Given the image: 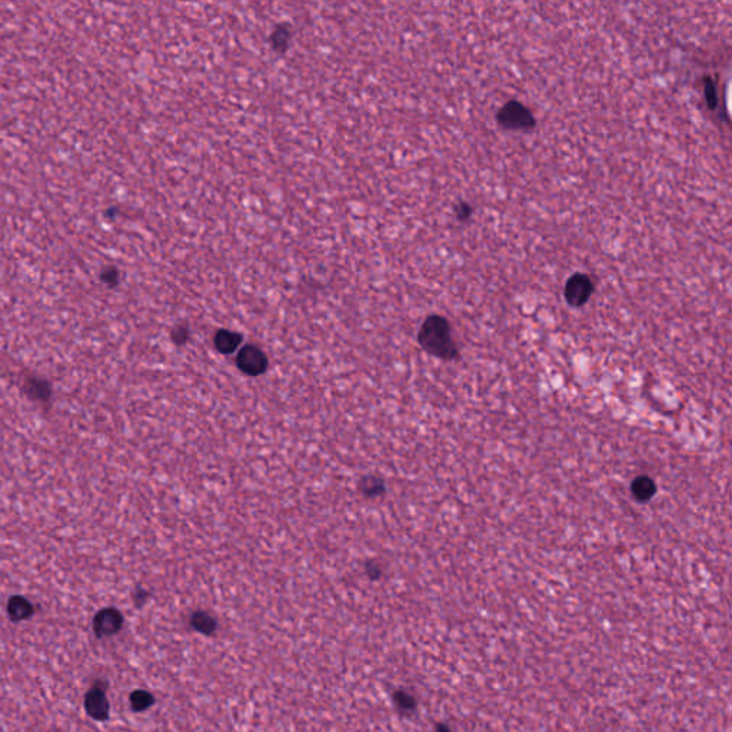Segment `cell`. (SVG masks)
I'll return each instance as SVG.
<instances>
[{
	"label": "cell",
	"mask_w": 732,
	"mask_h": 732,
	"mask_svg": "<svg viewBox=\"0 0 732 732\" xmlns=\"http://www.w3.org/2000/svg\"><path fill=\"white\" fill-rule=\"evenodd\" d=\"M418 341L426 352L437 358L452 360L460 355V351H458V346L452 338L451 323L441 315L426 318L419 329Z\"/></svg>",
	"instance_id": "6da1fadb"
},
{
	"label": "cell",
	"mask_w": 732,
	"mask_h": 732,
	"mask_svg": "<svg viewBox=\"0 0 732 732\" xmlns=\"http://www.w3.org/2000/svg\"><path fill=\"white\" fill-rule=\"evenodd\" d=\"M497 122L502 129L512 132H528L536 126L534 113L520 101L506 102L498 110Z\"/></svg>",
	"instance_id": "7a4b0ae2"
},
{
	"label": "cell",
	"mask_w": 732,
	"mask_h": 732,
	"mask_svg": "<svg viewBox=\"0 0 732 732\" xmlns=\"http://www.w3.org/2000/svg\"><path fill=\"white\" fill-rule=\"evenodd\" d=\"M594 293V282L585 273H573L565 284L564 296L572 308H581Z\"/></svg>",
	"instance_id": "3957f363"
},
{
	"label": "cell",
	"mask_w": 732,
	"mask_h": 732,
	"mask_svg": "<svg viewBox=\"0 0 732 732\" xmlns=\"http://www.w3.org/2000/svg\"><path fill=\"white\" fill-rule=\"evenodd\" d=\"M85 710L89 717L96 721H106L110 712V704L106 696L103 682H95L85 696Z\"/></svg>",
	"instance_id": "277c9868"
},
{
	"label": "cell",
	"mask_w": 732,
	"mask_h": 732,
	"mask_svg": "<svg viewBox=\"0 0 732 732\" xmlns=\"http://www.w3.org/2000/svg\"><path fill=\"white\" fill-rule=\"evenodd\" d=\"M237 366L239 369L249 376L262 375L268 368L266 355L254 345L243 346L237 353Z\"/></svg>",
	"instance_id": "5b68a950"
},
{
	"label": "cell",
	"mask_w": 732,
	"mask_h": 732,
	"mask_svg": "<svg viewBox=\"0 0 732 732\" xmlns=\"http://www.w3.org/2000/svg\"><path fill=\"white\" fill-rule=\"evenodd\" d=\"M122 627H124V615H122L116 608H105L99 611L95 618L92 628L98 638H109L116 635Z\"/></svg>",
	"instance_id": "8992f818"
},
{
	"label": "cell",
	"mask_w": 732,
	"mask_h": 732,
	"mask_svg": "<svg viewBox=\"0 0 732 732\" xmlns=\"http://www.w3.org/2000/svg\"><path fill=\"white\" fill-rule=\"evenodd\" d=\"M8 614L13 622L26 621L35 614V608L26 598L15 595L8 602Z\"/></svg>",
	"instance_id": "52a82bcc"
},
{
	"label": "cell",
	"mask_w": 732,
	"mask_h": 732,
	"mask_svg": "<svg viewBox=\"0 0 732 732\" xmlns=\"http://www.w3.org/2000/svg\"><path fill=\"white\" fill-rule=\"evenodd\" d=\"M24 392L30 400L36 402H47L50 400L52 389L49 382L38 376H29L24 382Z\"/></svg>",
	"instance_id": "ba28073f"
},
{
	"label": "cell",
	"mask_w": 732,
	"mask_h": 732,
	"mask_svg": "<svg viewBox=\"0 0 732 732\" xmlns=\"http://www.w3.org/2000/svg\"><path fill=\"white\" fill-rule=\"evenodd\" d=\"M631 492L636 501L648 502L657 492V485L647 475L638 476L631 485Z\"/></svg>",
	"instance_id": "9c48e42d"
},
{
	"label": "cell",
	"mask_w": 732,
	"mask_h": 732,
	"mask_svg": "<svg viewBox=\"0 0 732 732\" xmlns=\"http://www.w3.org/2000/svg\"><path fill=\"white\" fill-rule=\"evenodd\" d=\"M242 342V337L236 332L222 329L215 335V346L219 352L229 355L233 353Z\"/></svg>",
	"instance_id": "30bf717a"
},
{
	"label": "cell",
	"mask_w": 732,
	"mask_h": 732,
	"mask_svg": "<svg viewBox=\"0 0 732 732\" xmlns=\"http://www.w3.org/2000/svg\"><path fill=\"white\" fill-rule=\"evenodd\" d=\"M191 625L193 629L203 635H212L215 634L218 629V622L210 614L203 611H196L191 618Z\"/></svg>",
	"instance_id": "8fae6325"
},
{
	"label": "cell",
	"mask_w": 732,
	"mask_h": 732,
	"mask_svg": "<svg viewBox=\"0 0 732 732\" xmlns=\"http://www.w3.org/2000/svg\"><path fill=\"white\" fill-rule=\"evenodd\" d=\"M392 699H393V704L396 705V708H398V711L405 715H409L416 710V699L404 689L395 691Z\"/></svg>",
	"instance_id": "7c38bea8"
},
{
	"label": "cell",
	"mask_w": 732,
	"mask_h": 732,
	"mask_svg": "<svg viewBox=\"0 0 732 732\" xmlns=\"http://www.w3.org/2000/svg\"><path fill=\"white\" fill-rule=\"evenodd\" d=\"M291 43V32L286 26H278L270 35V45L273 50L284 53L288 50Z\"/></svg>",
	"instance_id": "4fadbf2b"
},
{
	"label": "cell",
	"mask_w": 732,
	"mask_h": 732,
	"mask_svg": "<svg viewBox=\"0 0 732 732\" xmlns=\"http://www.w3.org/2000/svg\"><path fill=\"white\" fill-rule=\"evenodd\" d=\"M131 707L133 711L136 712H140V711H146L149 710L152 705L155 704V698L154 695H152L150 692L145 691V689H136L131 694Z\"/></svg>",
	"instance_id": "5bb4252c"
},
{
	"label": "cell",
	"mask_w": 732,
	"mask_h": 732,
	"mask_svg": "<svg viewBox=\"0 0 732 732\" xmlns=\"http://www.w3.org/2000/svg\"><path fill=\"white\" fill-rule=\"evenodd\" d=\"M704 94H705V101H707V106L714 110L718 105V95H717V89H715V85L712 82L711 78H705L704 80Z\"/></svg>",
	"instance_id": "9a60e30c"
},
{
	"label": "cell",
	"mask_w": 732,
	"mask_h": 732,
	"mask_svg": "<svg viewBox=\"0 0 732 732\" xmlns=\"http://www.w3.org/2000/svg\"><path fill=\"white\" fill-rule=\"evenodd\" d=\"M455 218L460 222H468L474 213V207L468 202H460L455 207Z\"/></svg>",
	"instance_id": "2e32d148"
},
{
	"label": "cell",
	"mask_w": 732,
	"mask_h": 732,
	"mask_svg": "<svg viewBox=\"0 0 732 732\" xmlns=\"http://www.w3.org/2000/svg\"><path fill=\"white\" fill-rule=\"evenodd\" d=\"M362 491L366 494V495H379L382 494L383 491V485L381 481H375V479H368V482H362L360 485Z\"/></svg>",
	"instance_id": "e0dca14e"
},
{
	"label": "cell",
	"mask_w": 732,
	"mask_h": 732,
	"mask_svg": "<svg viewBox=\"0 0 732 732\" xmlns=\"http://www.w3.org/2000/svg\"><path fill=\"white\" fill-rule=\"evenodd\" d=\"M188 337H189V332H188L186 328H183V326L176 328V329L173 330V333H172V338H173V341H175L176 344H183V342H185V341L188 339Z\"/></svg>",
	"instance_id": "ac0fdd59"
},
{
	"label": "cell",
	"mask_w": 732,
	"mask_h": 732,
	"mask_svg": "<svg viewBox=\"0 0 732 732\" xmlns=\"http://www.w3.org/2000/svg\"><path fill=\"white\" fill-rule=\"evenodd\" d=\"M366 572H368L369 578H372V579H376V578L381 576V569L376 565H372V564H369L368 566H366Z\"/></svg>",
	"instance_id": "d6986e66"
},
{
	"label": "cell",
	"mask_w": 732,
	"mask_h": 732,
	"mask_svg": "<svg viewBox=\"0 0 732 732\" xmlns=\"http://www.w3.org/2000/svg\"><path fill=\"white\" fill-rule=\"evenodd\" d=\"M103 279L108 282V284H116L117 281V272L116 270H110V272H105L103 273Z\"/></svg>",
	"instance_id": "ffe728a7"
},
{
	"label": "cell",
	"mask_w": 732,
	"mask_h": 732,
	"mask_svg": "<svg viewBox=\"0 0 732 732\" xmlns=\"http://www.w3.org/2000/svg\"><path fill=\"white\" fill-rule=\"evenodd\" d=\"M146 598H147V592H145V591H138L136 595H135V601H136L138 605H142Z\"/></svg>",
	"instance_id": "44dd1931"
},
{
	"label": "cell",
	"mask_w": 732,
	"mask_h": 732,
	"mask_svg": "<svg viewBox=\"0 0 732 732\" xmlns=\"http://www.w3.org/2000/svg\"><path fill=\"white\" fill-rule=\"evenodd\" d=\"M437 732H452V729L449 728V725H448V724H444V722H441V724H438V725H437Z\"/></svg>",
	"instance_id": "7402d4cb"
}]
</instances>
